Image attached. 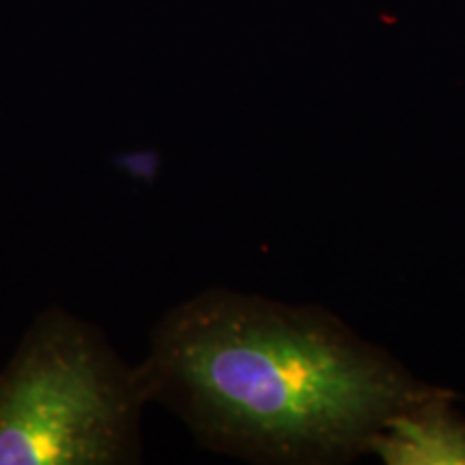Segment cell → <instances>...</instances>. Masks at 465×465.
I'll return each instance as SVG.
<instances>
[{
    "label": "cell",
    "instance_id": "6da1fadb",
    "mask_svg": "<svg viewBox=\"0 0 465 465\" xmlns=\"http://www.w3.org/2000/svg\"><path fill=\"white\" fill-rule=\"evenodd\" d=\"M141 371L209 450L276 465L369 455L388 418L438 391L323 308L226 289L171 308Z\"/></svg>",
    "mask_w": 465,
    "mask_h": 465
},
{
    "label": "cell",
    "instance_id": "7a4b0ae2",
    "mask_svg": "<svg viewBox=\"0 0 465 465\" xmlns=\"http://www.w3.org/2000/svg\"><path fill=\"white\" fill-rule=\"evenodd\" d=\"M151 403L141 364L63 308L33 319L0 371V465H125Z\"/></svg>",
    "mask_w": 465,
    "mask_h": 465
},
{
    "label": "cell",
    "instance_id": "3957f363",
    "mask_svg": "<svg viewBox=\"0 0 465 465\" xmlns=\"http://www.w3.org/2000/svg\"><path fill=\"white\" fill-rule=\"evenodd\" d=\"M457 394L438 391L403 407L383 422L369 455L388 465H465V420L455 411Z\"/></svg>",
    "mask_w": 465,
    "mask_h": 465
}]
</instances>
